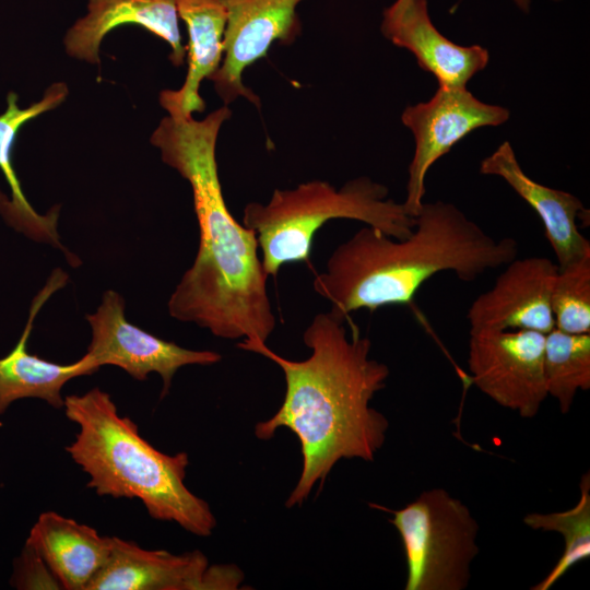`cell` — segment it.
<instances>
[{
    "label": "cell",
    "instance_id": "obj_1",
    "mask_svg": "<svg viewBox=\"0 0 590 590\" xmlns=\"http://www.w3.org/2000/svg\"><path fill=\"white\" fill-rule=\"evenodd\" d=\"M232 111L225 105L204 119L168 115L151 137L165 164L189 184L199 247L168 300L169 315L228 340L266 342L276 318L255 233L229 212L220 182L216 141Z\"/></svg>",
    "mask_w": 590,
    "mask_h": 590
},
{
    "label": "cell",
    "instance_id": "obj_2",
    "mask_svg": "<svg viewBox=\"0 0 590 590\" xmlns=\"http://www.w3.org/2000/svg\"><path fill=\"white\" fill-rule=\"evenodd\" d=\"M349 316L331 309L317 314L303 341L311 351L304 361L284 358L266 342L240 340L241 350L266 356L283 370L286 390L276 413L259 422V439L286 427L299 442L303 469L285 505H302L316 483L322 487L341 459L373 461L386 440L389 423L369 405L389 377L386 364L370 358L371 342L362 337Z\"/></svg>",
    "mask_w": 590,
    "mask_h": 590
},
{
    "label": "cell",
    "instance_id": "obj_3",
    "mask_svg": "<svg viewBox=\"0 0 590 590\" xmlns=\"http://www.w3.org/2000/svg\"><path fill=\"white\" fill-rule=\"evenodd\" d=\"M511 237L496 239L452 203L423 202L403 239L365 226L340 244L312 287L344 316L410 305L421 286L442 271L471 282L518 256Z\"/></svg>",
    "mask_w": 590,
    "mask_h": 590
},
{
    "label": "cell",
    "instance_id": "obj_4",
    "mask_svg": "<svg viewBox=\"0 0 590 590\" xmlns=\"http://www.w3.org/2000/svg\"><path fill=\"white\" fill-rule=\"evenodd\" d=\"M64 414L79 426L66 447L99 496L138 498L156 520L174 521L186 531L208 536L216 526L210 506L184 481L186 452H161L140 434L138 425L121 416L109 393L93 388L64 398Z\"/></svg>",
    "mask_w": 590,
    "mask_h": 590
},
{
    "label": "cell",
    "instance_id": "obj_5",
    "mask_svg": "<svg viewBox=\"0 0 590 590\" xmlns=\"http://www.w3.org/2000/svg\"><path fill=\"white\" fill-rule=\"evenodd\" d=\"M388 194L385 185L365 176L339 189L328 181L310 180L275 189L266 204L248 203L243 225L256 235L264 272L275 276L284 264L308 261L315 234L333 219L359 221L397 239L409 237L415 217Z\"/></svg>",
    "mask_w": 590,
    "mask_h": 590
},
{
    "label": "cell",
    "instance_id": "obj_6",
    "mask_svg": "<svg viewBox=\"0 0 590 590\" xmlns=\"http://www.w3.org/2000/svg\"><path fill=\"white\" fill-rule=\"evenodd\" d=\"M380 507V506H379ZM405 554V590H463L479 553V524L470 509L442 488L424 491L400 510H389Z\"/></svg>",
    "mask_w": 590,
    "mask_h": 590
},
{
    "label": "cell",
    "instance_id": "obj_7",
    "mask_svg": "<svg viewBox=\"0 0 590 590\" xmlns=\"http://www.w3.org/2000/svg\"><path fill=\"white\" fill-rule=\"evenodd\" d=\"M545 334L530 330L470 332L471 381L497 404L534 417L546 399Z\"/></svg>",
    "mask_w": 590,
    "mask_h": 590
},
{
    "label": "cell",
    "instance_id": "obj_8",
    "mask_svg": "<svg viewBox=\"0 0 590 590\" xmlns=\"http://www.w3.org/2000/svg\"><path fill=\"white\" fill-rule=\"evenodd\" d=\"M509 116L507 108L480 101L467 87L438 86L429 101L406 107L401 121L413 133L415 150L402 202L405 211L415 217L421 210L425 178L437 160L472 131L499 126Z\"/></svg>",
    "mask_w": 590,
    "mask_h": 590
},
{
    "label": "cell",
    "instance_id": "obj_9",
    "mask_svg": "<svg viewBox=\"0 0 590 590\" xmlns=\"http://www.w3.org/2000/svg\"><path fill=\"white\" fill-rule=\"evenodd\" d=\"M92 330L85 353L99 368L113 365L137 380L157 373L163 380L161 398L170 389L176 371L187 365H212L221 361L213 351H196L157 338L130 323L125 317V300L113 290L104 293L94 314L86 315Z\"/></svg>",
    "mask_w": 590,
    "mask_h": 590
},
{
    "label": "cell",
    "instance_id": "obj_10",
    "mask_svg": "<svg viewBox=\"0 0 590 590\" xmlns=\"http://www.w3.org/2000/svg\"><path fill=\"white\" fill-rule=\"evenodd\" d=\"M243 579L238 567L211 566L198 550L176 555L113 536L109 557L86 590H235Z\"/></svg>",
    "mask_w": 590,
    "mask_h": 590
},
{
    "label": "cell",
    "instance_id": "obj_11",
    "mask_svg": "<svg viewBox=\"0 0 590 590\" xmlns=\"http://www.w3.org/2000/svg\"><path fill=\"white\" fill-rule=\"evenodd\" d=\"M222 1L227 12L223 59L210 80L225 105L245 97L259 107V97L243 83L244 71L266 57L273 43L296 38L300 32L296 8L302 0Z\"/></svg>",
    "mask_w": 590,
    "mask_h": 590
},
{
    "label": "cell",
    "instance_id": "obj_12",
    "mask_svg": "<svg viewBox=\"0 0 590 590\" xmlns=\"http://www.w3.org/2000/svg\"><path fill=\"white\" fill-rule=\"evenodd\" d=\"M494 285L471 304L470 332L530 330L543 334L555 328L551 293L557 263L545 257L515 258Z\"/></svg>",
    "mask_w": 590,
    "mask_h": 590
},
{
    "label": "cell",
    "instance_id": "obj_13",
    "mask_svg": "<svg viewBox=\"0 0 590 590\" xmlns=\"http://www.w3.org/2000/svg\"><path fill=\"white\" fill-rule=\"evenodd\" d=\"M381 33L409 50L418 66L436 78L438 86L465 87L488 63L487 49L458 45L434 26L427 0H396L384 11Z\"/></svg>",
    "mask_w": 590,
    "mask_h": 590
},
{
    "label": "cell",
    "instance_id": "obj_14",
    "mask_svg": "<svg viewBox=\"0 0 590 590\" xmlns=\"http://www.w3.org/2000/svg\"><path fill=\"white\" fill-rule=\"evenodd\" d=\"M480 173L504 179L535 211L558 268L590 255V241L580 233L578 224L589 211L576 196L529 177L508 141L481 162Z\"/></svg>",
    "mask_w": 590,
    "mask_h": 590
},
{
    "label": "cell",
    "instance_id": "obj_15",
    "mask_svg": "<svg viewBox=\"0 0 590 590\" xmlns=\"http://www.w3.org/2000/svg\"><path fill=\"white\" fill-rule=\"evenodd\" d=\"M134 24L144 27L170 46L174 66L184 63L176 0H88L87 13L68 31L67 52L90 63L99 61V46L114 28Z\"/></svg>",
    "mask_w": 590,
    "mask_h": 590
},
{
    "label": "cell",
    "instance_id": "obj_16",
    "mask_svg": "<svg viewBox=\"0 0 590 590\" xmlns=\"http://www.w3.org/2000/svg\"><path fill=\"white\" fill-rule=\"evenodd\" d=\"M111 545L113 536L55 511L40 514L26 540V547L67 590H86L107 562Z\"/></svg>",
    "mask_w": 590,
    "mask_h": 590
},
{
    "label": "cell",
    "instance_id": "obj_17",
    "mask_svg": "<svg viewBox=\"0 0 590 590\" xmlns=\"http://www.w3.org/2000/svg\"><path fill=\"white\" fill-rule=\"evenodd\" d=\"M67 275L56 270L47 285L33 302L25 329L12 351L0 358V415L22 398H39L55 409L63 408L62 387L71 379L94 374L98 368L84 354L72 364H58L30 354L26 350L34 319L55 290L62 286Z\"/></svg>",
    "mask_w": 590,
    "mask_h": 590
},
{
    "label": "cell",
    "instance_id": "obj_18",
    "mask_svg": "<svg viewBox=\"0 0 590 590\" xmlns=\"http://www.w3.org/2000/svg\"><path fill=\"white\" fill-rule=\"evenodd\" d=\"M176 4L188 31L187 75L179 90L162 91L160 102L169 115L190 117L204 110L201 82L221 66L227 12L222 0H176Z\"/></svg>",
    "mask_w": 590,
    "mask_h": 590
},
{
    "label": "cell",
    "instance_id": "obj_19",
    "mask_svg": "<svg viewBox=\"0 0 590 590\" xmlns=\"http://www.w3.org/2000/svg\"><path fill=\"white\" fill-rule=\"evenodd\" d=\"M64 83L48 87L44 97L26 108H20L17 96L8 95L7 109L0 115V169L11 189V200L0 197V213L19 232L28 237L63 249L57 232L58 213L38 214L27 201L12 164V150L20 128L28 120L59 106L67 97Z\"/></svg>",
    "mask_w": 590,
    "mask_h": 590
},
{
    "label": "cell",
    "instance_id": "obj_20",
    "mask_svg": "<svg viewBox=\"0 0 590 590\" xmlns=\"http://www.w3.org/2000/svg\"><path fill=\"white\" fill-rule=\"evenodd\" d=\"M543 371L547 394L568 413L578 391L590 388V333L554 328L545 334Z\"/></svg>",
    "mask_w": 590,
    "mask_h": 590
},
{
    "label": "cell",
    "instance_id": "obj_21",
    "mask_svg": "<svg viewBox=\"0 0 590 590\" xmlns=\"http://www.w3.org/2000/svg\"><path fill=\"white\" fill-rule=\"evenodd\" d=\"M579 502L570 509L552 514H529L523 522L534 529L559 532L564 553L550 574L533 590L550 589L575 564L590 556V473L580 480Z\"/></svg>",
    "mask_w": 590,
    "mask_h": 590
},
{
    "label": "cell",
    "instance_id": "obj_22",
    "mask_svg": "<svg viewBox=\"0 0 590 590\" xmlns=\"http://www.w3.org/2000/svg\"><path fill=\"white\" fill-rule=\"evenodd\" d=\"M551 308L556 329L590 333V255L558 268Z\"/></svg>",
    "mask_w": 590,
    "mask_h": 590
},
{
    "label": "cell",
    "instance_id": "obj_23",
    "mask_svg": "<svg viewBox=\"0 0 590 590\" xmlns=\"http://www.w3.org/2000/svg\"><path fill=\"white\" fill-rule=\"evenodd\" d=\"M555 1H559V0H555ZM514 2L523 11V12H529V8H530V0H514Z\"/></svg>",
    "mask_w": 590,
    "mask_h": 590
}]
</instances>
